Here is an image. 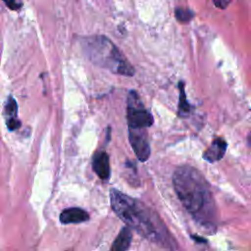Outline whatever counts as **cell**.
I'll list each match as a JSON object with an SVG mask.
<instances>
[{"instance_id":"4fadbf2b","label":"cell","mask_w":251,"mask_h":251,"mask_svg":"<svg viewBox=\"0 0 251 251\" xmlns=\"http://www.w3.org/2000/svg\"><path fill=\"white\" fill-rule=\"evenodd\" d=\"M6 6L8 8H10L11 10H19L21 7H22V4L17 2L16 0H2Z\"/></svg>"},{"instance_id":"8992f818","label":"cell","mask_w":251,"mask_h":251,"mask_svg":"<svg viewBox=\"0 0 251 251\" xmlns=\"http://www.w3.org/2000/svg\"><path fill=\"white\" fill-rule=\"evenodd\" d=\"M227 143L224 138L217 137L215 138L211 145L204 151L202 157L205 161L209 163H215L223 159L226 154Z\"/></svg>"},{"instance_id":"52a82bcc","label":"cell","mask_w":251,"mask_h":251,"mask_svg":"<svg viewBox=\"0 0 251 251\" xmlns=\"http://www.w3.org/2000/svg\"><path fill=\"white\" fill-rule=\"evenodd\" d=\"M92 169L101 179L107 180L110 177V161L109 156L105 151H98L94 154L92 159Z\"/></svg>"},{"instance_id":"5bb4252c","label":"cell","mask_w":251,"mask_h":251,"mask_svg":"<svg viewBox=\"0 0 251 251\" xmlns=\"http://www.w3.org/2000/svg\"><path fill=\"white\" fill-rule=\"evenodd\" d=\"M230 1H231V0H213L215 6L218 7V8H220V9H225V8H226Z\"/></svg>"},{"instance_id":"7c38bea8","label":"cell","mask_w":251,"mask_h":251,"mask_svg":"<svg viewBox=\"0 0 251 251\" xmlns=\"http://www.w3.org/2000/svg\"><path fill=\"white\" fill-rule=\"evenodd\" d=\"M175 16L178 22L186 24L192 20V18L194 17V13L193 11L186 8H176L175 10Z\"/></svg>"},{"instance_id":"ba28073f","label":"cell","mask_w":251,"mask_h":251,"mask_svg":"<svg viewBox=\"0 0 251 251\" xmlns=\"http://www.w3.org/2000/svg\"><path fill=\"white\" fill-rule=\"evenodd\" d=\"M89 220V215L86 211L80 208H69L64 210L60 215L62 224H77Z\"/></svg>"},{"instance_id":"9c48e42d","label":"cell","mask_w":251,"mask_h":251,"mask_svg":"<svg viewBox=\"0 0 251 251\" xmlns=\"http://www.w3.org/2000/svg\"><path fill=\"white\" fill-rule=\"evenodd\" d=\"M5 116L7 119V127L10 130H15L17 128L20 127L21 123L18 120L17 117V113H18V106H17V102L15 101V99L10 96L5 104Z\"/></svg>"},{"instance_id":"3957f363","label":"cell","mask_w":251,"mask_h":251,"mask_svg":"<svg viewBox=\"0 0 251 251\" xmlns=\"http://www.w3.org/2000/svg\"><path fill=\"white\" fill-rule=\"evenodd\" d=\"M82 48L86 57L96 66L117 75H134V68L109 38L103 35L86 37L82 41Z\"/></svg>"},{"instance_id":"8fae6325","label":"cell","mask_w":251,"mask_h":251,"mask_svg":"<svg viewBox=\"0 0 251 251\" xmlns=\"http://www.w3.org/2000/svg\"><path fill=\"white\" fill-rule=\"evenodd\" d=\"M178 105H177V116L179 118H186L189 116L192 110V106L188 103L185 93V85L183 81H178Z\"/></svg>"},{"instance_id":"7a4b0ae2","label":"cell","mask_w":251,"mask_h":251,"mask_svg":"<svg viewBox=\"0 0 251 251\" xmlns=\"http://www.w3.org/2000/svg\"><path fill=\"white\" fill-rule=\"evenodd\" d=\"M111 207L129 228L147 240L169 249H176V242L157 215L144 203L116 188L110 190Z\"/></svg>"},{"instance_id":"5b68a950","label":"cell","mask_w":251,"mask_h":251,"mask_svg":"<svg viewBox=\"0 0 251 251\" xmlns=\"http://www.w3.org/2000/svg\"><path fill=\"white\" fill-rule=\"evenodd\" d=\"M129 144L140 162H145L151 154L148 135L145 128H128Z\"/></svg>"},{"instance_id":"30bf717a","label":"cell","mask_w":251,"mask_h":251,"mask_svg":"<svg viewBox=\"0 0 251 251\" xmlns=\"http://www.w3.org/2000/svg\"><path fill=\"white\" fill-rule=\"evenodd\" d=\"M132 234L130 231V228L128 226H125L121 229L118 236L114 240L111 250L112 251H126L129 248L130 242H131Z\"/></svg>"},{"instance_id":"277c9868","label":"cell","mask_w":251,"mask_h":251,"mask_svg":"<svg viewBox=\"0 0 251 251\" xmlns=\"http://www.w3.org/2000/svg\"><path fill=\"white\" fill-rule=\"evenodd\" d=\"M126 121L128 128H146L153 125L152 114L144 107L138 93L130 90L127 95Z\"/></svg>"},{"instance_id":"6da1fadb","label":"cell","mask_w":251,"mask_h":251,"mask_svg":"<svg viewBox=\"0 0 251 251\" xmlns=\"http://www.w3.org/2000/svg\"><path fill=\"white\" fill-rule=\"evenodd\" d=\"M175 191L185 210L206 231H217L216 202L206 178L193 167L184 165L173 175Z\"/></svg>"},{"instance_id":"9a60e30c","label":"cell","mask_w":251,"mask_h":251,"mask_svg":"<svg viewBox=\"0 0 251 251\" xmlns=\"http://www.w3.org/2000/svg\"><path fill=\"white\" fill-rule=\"evenodd\" d=\"M191 238H192L194 241L198 242V243H202V244L207 243V240H206L205 238H203V237H201V236H199V235H196V234H191Z\"/></svg>"}]
</instances>
